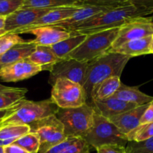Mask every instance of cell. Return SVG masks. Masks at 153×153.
Masks as SVG:
<instances>
[{"mask_svg": "<svg viewBox=\"0 0 153 153\" xmlns=\"http://www.w3.org/2000/svg\"><path fill=\"white\" fill-rule=\"evenodd\" d=\"M150 14H152V13L149 10L130 4L101 12L85 22L71 27L67 31L88 35L99 31L120 28L131 19Z\"/></svg>", "mask_w": 153, "mask_h": 153, "instance_id": "1", "label": "cell"}, {"mask_svg": "<svg viewBox=\"0 0 153 153\" xmlns=\"http://www.w3.org/2000/svg\"><path fill=\"white\" fill-rule=\"evenodd\" d=\"M130 57L108 52L100 58L90 61L86 73L83 88L87 100L91 98L93 88L102 81L112 76L120 77Z\"/></svg>", "mask_w": 153, "mask_h": 153, "instance_id": "2", "label": "cell"}, {"mask_svg": "<svg viewBox=\"0 0 153 153\" xmlns=\"http://www.w3.org/2000/svg\"><path fill=\"white\" fill-rule=\"evenodd\" d=\"M58 110V107L50 99L42 101H31L24 99L12 108L10 113L0 123V125L20 124L29 126L44 118L56 115Z\"/></svg>", "mask_w": 153, "mask_h": 153, "instance_id": "3", "label": "cell"}, {"mask_svg": "<svg viewBox=\"0 0 153 153\" xmlns=\"http://www.w3.org/2000/svg\"><path fill=\"white\" fill-rule=\"evenodd\" d=\"M118 28H112L88 34L85 40L72 51L67 58L86 63L100 58L107 53L112 48V43L118 34Z\"/></svg>", "mask_w": 153, "mask_h": 153, "instance_id": "4", "label": "cell"}, {"mask_svg": "<svg viewBox=\"0 0 153 153\" xmlns=\"http://www.w3.org/2000/svg\"><path fill=\"white\" fill-rule=\"evenodd\" d=\"M94 111L92 105L86 103L79 108H59L56 116L64 126L67 137L84 138L94 123Z\"/></svg>", "mask_w": 153, "mask_h": 153, "instance_id": "5", "label": "cell"}, {"mask_svg": "<svg viewBox=\"0 0 153 153\" xmlns=\"http://www.w3.org/2000/svg\"><path fill=\"white\" fill-rule=\"evenodd\" d=\"M83 139L94 149L107 144L126 146L128 143L125 134H122L109 119L95 111L92 127Z\"/></svg>", "mask_w": 153, "mask_h": 153, "instance_id": "6", "label": "cell"}, {"mask_svg": "<svg viewBox=\"0 0 153 153\" xmlns=\"http://www.w3.org/2000/svg\"><path fill=\"white\" fill-rule=\"evenodd\" d=\"M50 100L59 108H79L88 101L82 85L64 78L58 79L52 85Z\"/></svg>", "mask_w": 153, "mask_h": 153, "instance_id": "7", "label": "cell"}, {"mask_svg": "<svg viewBox=\"0 0 153 153\" xmlns=\"http://www.w3.org/2000/svg\"><path fill=\"white\" fill-rule=\"evenodd\" d=\"M31 132L38 134L40 140V147L38 153H45L50 148L64 141V126L56 115L45 117L29 125Z\"/></svg>", "mask_w": 153, "mask_h": 153, "instance_id": "8", "label": "cell"}, {"mask_svg": "<svg viewBox=\"0 0 153 153\" xmlns=\"http://www.w3.org/2000/svg\"><path fill=\"white\" fill-rule=\"evenodd\" d=\"M88 64L69 58L58 60L50 71L48 83L52 85L58 79L64 78L83 86Z\"/></svg>", "mask_w": 153, "mask_h": 153, "instance_id": "9", "label": "cell"}, {"mask_svg": "<svg viewBox=\"0 0 153 153\" xmlns=\"http://www.w3.org/2000/svg\"><path fill=\"white\" fill-rule=\"evenodd\" d=\"M153 34L152 16H140L131 19L118 28V32L111 49L118 47L123 43Z\"/></svg>", "mask_w": 153, "mask_h": 153, "instance_id": "10", "label": "cell"}, {"mask_svg": "<svg viewBox=\"0 0 153 153\" xmlns=\"http://www.w3.org/2000/svg\"><path fill=\"white\" fill-rule=\"evenodd\" d=\"M51 9L52 8L21 7L14 13L6 16L4 31L16 34L20 30L31 26Z\"/></svg>", "mask_w": 153, "mask_h": 153, "instance_id": "11", "label": "cell"}, {"mask_svg": "<svg viewBox=\"0 0 153 153\" xmlns=\"http://www.w3.org/2000/svg\"><path fill=\"white\" fill-rule=\"evenodd\" d=\"M41 71V67L25 59L0 69V79L4 82H16L29 79Z\"/></svg>", "mask_w": 153, "mask_h": 153, "instance_id": "12", "label": "cell"}, {"mask_svg": "<svg viewBox=\"0 0 153 153\" xmlns=\"http://www.w3.org/2000/svg\"><path fill=\"white\" fill-rule=\"evenodd\" d=\"M24 33H28L35 35L33 41L37 46H51L63 40L68 38L70 36V31L55 25H46L38 27L26 31Z\"/></svg>", "mask_w": 153, "mask_h": 153, "instance_id": "13", "label": "cell"}, {"mask_svg": "<svg viewBox=\"0 0 153 153\" xmlns=\"http://www.w3.org/2000/svg\"><path fill=\"white\" fill-rule=\"evenodd\" d=\"M148 104L138 106L124 113L112 117L109 120L122 134L127 135L140 125L141 117Z\"/></svg>", "mask_w": 153, "mask_h": 153, "instance_id": "14", "label": "cell"}, {"mask_svg": "<svg viewBox=\"0 0 153 153\" xmlns=\"http://www.w3.org/2000/svg\"><path fill=\"white\" fill-rule=\"evenodd\" d=\"M89 104L94 111L107 119H110L112 117L138 107L136 105L125 102L116 98L115 97H112L102 101L91 102Z\"/></svg>", "mask_w": 153, "mask_h": 153, "instance_id": "15", "label": "cell"}, {"mask_svg": "<svg viewBox=\"0 0 153 153\" xmlns=\"http://www.w3.org/2000/svg\"><path fill=\"white\" fill-rule=\"evenodd\" d=\"M81 7L82 6H67V7H55V8L51 9L50 11L42 16L40 19H38L31 26L20 30L16 34H24V32L27 30L32 29V28H38V27L56 25V24L70 17Z\"/></svg>", "mask_w": 153, "mask_h": 153, "instance_id": "16", "label": "cell"}, {"mask_svg": "<svg viewBox=\"0 0 153 153\" xmlns=\"http://www.w3.org/2000/svg\"><path fill=\"white\" fill-rule=\"evenodd\" d=\"M36 46L37 44L33 40H26L24 43L15 45L5 53L0 55V69L22 60L27 59L34 52Z\"/></svg>", "mask_w": 153, "mask_h": 153, "instance_id": "17", "label": "cell"}, {"mask_svg": "<svg viewBox=\"0 0 153 153\" xmlns=\"http://www.w3.org/2000/svg\"><path fill=\"white\" fill-rule=\"evenodd\" d=\"M152 35L142 38L132 40L123 43L118 47L110 49V52L121 54L130 57L140 56L150 54Z\"/></svg>", "mask_w": 153, "mask_h": 153, "instance_id": "18", "label": "cell"}, {"mask_svg": "<svg viewBox=\"0 0 153 153\" xmlns=\"http://www.w3.org/2000/svg\"><path fill=\"white\" fill-rule=\"evenodd\" d=\"M111 8H106V7H98V6L92 5H83L80 7L72 16L54 25L55 26L61 27L64 29L68 30L71 27L75 26L76 25H79L81 22H85L87 19H90L92 16L105 11L106 10H109Z\"/></svg>", "mask_w": 153, "mask_h": 153, "instance_id": "19", "label": "cell"}, {"mask_svg": "<svg viewBox=\"0 0 153 153\" xmlns=\"http://www.w3.org/2000/svg\"><path fill=\"white\" fill-rule=\"evenodd\" d=\"M116 98L136 106L148 104L153 100V97L141 92L137 87H130L122 83L115 95Z\"/></svg>", "mask_w": 153, "mask_h": 153, "instance_id": "20", "label": "cell"}, {"mask_svg": "<svg viewBox=\"0 0 153 153\" xmlns=\"http://www.w3.org/2000/svg\"><path fill=\"white\" fill-rule=\"evenodd\" d=\"M121 84L120 77L118 76H112L102 81L93 88L90 100L91 102L102 101L113 97Z\"/></svg>", "mask_w": 153, "mask_h": 153, "instance_id": "21", "label": "cell"}, {"mask_svg": "<svg viewBox=\"0 0 153 153\" xmlns=\"http://www.w3.org/2000/svg\"><path fill=\"white\" fill-rule=\"evenodd\" d=\"M70 32V36L68 38L63 40L52 46H50L56 56L59 60L67 58L68 55L80 46L86 38V34Z\"/></svg>", "mask_w": 153, "mask_h": 153, "instance_id": "22", "label": "cell"}, {"mask_svg": "<svg viewBox=\"0 0 153 153\" xmlns=\"http://www.w3.org/2000/svg\"><path fill=\"white\" fill-rule=\"evenodd\" d=\"M27 59L34 64L42 67V70L50 71L52 66L58 61L50 46H37Z\"/></svg>", "mask_w": 153, "mask_h": 153, "instance_id": "23", "label": "cell"}, {"mask_svg": "<svg viewBox=\"0 0 153 153\" xmlns=\"http://www.w3.org/2000/svg\"><path fill=\"white\" fill-rule=\"evenodd\" d=\"M28 90L26 88H10L0 91V111L11 108L25 99Z\"/></svg>", "mask_w": 153, "mask_h": 153, "instance_id": "24", "label": "cell"}, {"mask_svg": "<svg viewBox=\"0 0 153 153\" xmlns=\"http://www.w3.org/2000/svg\"><path fill=\"white\" fill-rule=\"evenodd\" d=\"M81 0H24L22 7L55 8L67 6H82Z\"/></svg>", "mask_w": 153, "mask_h": 153, "instance_id": "25", "label": "cell"}, {"mask_svg": "<svg viewBox=\"0 0 153 153\" xmlns=\"http://www.w3.org/2000/svg\"><path fill=\"white\" fill-rule=\"evenodd\" d=\"M30 131L31 128L28 125H20V124L0 125V139L16 140L19 137L29 133Z\"/></svg>", "mask_w": 153, "mask_h": 153, "instance_id": "26", "label": "cell"}, {"mask_svg": "<svg viewBox=\"0 0 153 153\" xmlns=\"http://www.w3.org/2000/svg\"><path fill=\"white\" fill-rule=\"evenodd\" d=\"M128 141L141 142L153 137V122L140 124L126 135Z\"/></svg>", "mask_w": 153, "mask_h": 153, "instance_id": "27", "label": "cell"}, {"mask_svg": "<svg viewBox=\"0 0 153 153\" xmlns=\"http://www.w3.org/2000/svg\"><path fill=\"white\" fill-rule=\"evenodd\" d=\"M14 143L18 145L28 153H38L40 147V140L37 134L30 131L16 139Z\"/></svg>", "mask_w": 153, "mask_h": 153, "instance_id": "28", "label": "cell"}, {"mask_svg": "<svg viewBox=\"0 0 153 153\" xmlns=\"http://www.w3.org/2000/svg\"><path fill=\"white\" fill-rule=\"evenodd\" d=\"M26 40L20 37L18 34L13 32H7L0 36V55L5 53L13 46L18 43H24Z\"/></svg>", "mask_w": 153, "mask_h": 153, "instance_id": "29", "label": "cell"}, {"mask_svg": "<svg viewBox=\"0 0 153 153\" xmlns=\"http://www.w3.org/2000/svg\"><path fill=\"white\" fill-rule=\"evenodd\" d=\"M126 153H153V137L141 142L128 141Z\"/></svg>", "mask_w": 153, "mask_h": 153, "instance_id": "30", "label": "cell"}, {"mask_svg": "<svg viewBox=\"0 0 153 153\" xmlns=\"http://www.w3.org/2000/svg\"><path fill=\"white\" fill-rule=\"evenodd\" d=\"M83 5H92L98 7L115 8L131 4L130 0H81Z\"/></svg>", "mask_w": 153, "mask_h": 153, "instance_id": "31", "label": "cell"}, {"mask_svg": "<svg viewBox=\"0 0 153 153\" xmlns=\"http://www.w3.org/2000/svg\"><path fill=\"white\" fill-rule=\"evenodd\" d=\"M24 0H0V16H9L22 7Z\"/></svg>", "mask_w": 153, "mask_h": 153, "instance_id": "32", "label": "cell"}, {"mask_svg": "<svg viewBox=\"0 0 153 153\" xmlns=\"http://www.w3.org/2000/svg\"><path fill=\"white\" fill-rule=\"evenodd\" d=\"M92 146L82 137H77L73 143L60 153H89Z\"/></svg>", "mask_w": 153, "mask_h": 153, "instance_id": "33", "label": "cell"}, {"mask_svg": "<svg viewBox=\"0 0 153 153\" xmlns=\"http://www.w3.org/2000/svg\"><path fill=\"white\" fill-rule=\"evenodd\" d=\"M95 149L97 153H126L125 146L119 144L104 145Z\"/></svg>", "mask_w": 153, "mask_h": 153, "instance_id": "34", "label": "cell"}, {"mask_svg": "<svg viewBox=\"0 0 153 153\" xmlns=\"http://www.w3.org/2000/svg\"><path fill=\"white\" fill-rule=\"evenodd\" d=\"M77 139V137H68L64 141H62V143H58V144L56 145V146H52V148L49 149L48 151H46L45 153H60L62 152L64 149L68 147V146H70L71 143H73L75 140Z\"/></svg>", "mask_w": 153, "mask_h": 153, "instance_id": "35", "label": "cell"}, {"mask_svg": "<svg viewBox=\"0 0 153 153\" xmlns=\"http://www.w3.org/2000/svg\"><path fill=\"white\" fill-rule=\"evenodd\" d=\"M153 122V100L148 104V107L146 109L145 112L142 114L140 119V124L148 123Z\"/></svg>", "mask_w": 153, "mask_h": 153, "instance_id": "36", "label": "cell"}, {"mask_svg": "<svg viewBox=\"0 0 153 153\" xmlns=\"http://www.w3.org/2000/svg\"><path fill=\"white\" fill-rule=\"evenodd\" d=\"M130 3L138 7L149 10L153 13V0H130Z\"/></svg>", "mask_w": 153, "mask_h": 153, "instance_id": "37", "label": "cell"}, {"mask_svg": "<svg viewBox=\"0 0 153 153\" xmlns=\"http://www.w3.org/2000/svg\"><path fill=\"white\" fill-rule=\"evenodd\" d=\"M4 153H28L25 149H22L15 143H11L10 145L4 146Z\"/></svg>", "mask_w": 153, "mask_h": 153, "instance_id": "38", "label": "cell"}, {"mask_svg": "<svg viewBox=\"0 0 153 153\" xmlns=\"http://www.w3.org/2000/svg\"><path fill=\"white\" fill-rule=\"evenodd\" d=\"M12 108H13V107H12ZM11 108L6 109V110H1V111H0V123H1L2 121L3 120V119H4V118L5 117L7 116V115L9 113H10Z\"/></svg>", "mask_w": 153, "mask_h": 153, "instance_id": "39", "label": "cell"}, {"mask_svg": "<svg viewBox=\"0 0 153 153\" xmlns=\"http://www.w3.org/2000/svg\"><path fill=\"white\" fill-rule=\"evenodd\" d=\"M5 19L4 16H0V30H3L4 28V25H5Z\"/></svg>", "mask_w": 153, "mask_h": 153, "instance_id": "40", "label": "cell"}, {"mask_svg": "<svg viewBox=\"0 0 153 153\" xmlns=\"http://www.w3.org/2000/svg\"><path fill=\"white\" fill-rule=\"evenodd\" d=\"M150 54H152L153 55V34L152 35L151 44H150Z\"/></svg>", "mask_w": 153, "mask_h": 153, "instance_id": "41", "label": "cell"}, {"mask_svg": "<svg viewBox=\"0 0 153 153\" xmlns=\"http://www.w3.org/2000/svg\"><path fill=\"white\" fill-rule=\"evenodd\" d=\"M8 88V87L4 86V85H0V91H4V90H6Z\"/></svg>", "mask_w": 153, "mask_h": 153, "instance_id": "42", "label": "cell"}, {"mask_svg": "<svg viewBox=\"0 0 153 153\" xmlns=\"http://www.w3.org/2000/svg\"><path fill=\"white\" fill-rule=\"evenodd\" d=\"M5 33H7V32H6V31H4V29L0 30V36L2 35V34H5Z\"/></svg>", "mask_w": 153, "mask_h": 153, "instance_id": "43", "label": "cell"}, {"mask_svg": "<svg viewBox=\"0 0 153 153\" xmlns=\"http://www.w3.org/2000/svg\"><path fill=\"white\" fill-rule=\"evenodd\" d=\"M0 153H4V147L0 146Z\"/></svg>", "mask_w": 153, "mask_h": 153, "instance_id": "44", "label": "cell"}, {"mask_svg": "<svg viewBox=\"0 0 153 153\" xmlns=\"http://www.w3.org/2000/svg\"><path fill=\"white\" fill-rule=\"evenodd\" d=\"M152 25L153 27V16H152Z\"/></svg>", "mask_w": 153, "mask_h": 153, "instance_id": "45", "label": "cell"}]
</instances>
